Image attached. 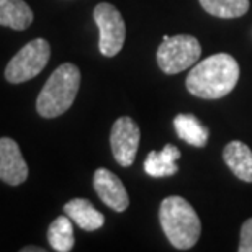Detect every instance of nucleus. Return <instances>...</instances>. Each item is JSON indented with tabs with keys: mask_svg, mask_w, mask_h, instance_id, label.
<instances>
[{
	"mask_svg": "<svg viewBox=\"0 0 252 252\" xmlns=\"http://www.w3.org/2000/svg\"><path fill=\"white\" fill-rule=\"evenodd\" d=\"M180 159V151L177 146L165 144L162 151H151L144 160L146 174L154 179L172 177L177 174L179 165L177 160Z\"/></svg>",
	"mask_w": 252,
	"mask_h": 252,
	"instance_id": "nucleus-10",
	"label": "nucleus"
},
{
	"mask_svg": "<svg viewBox=\"0 0 252 252\" xmlns=\"http://www.w3.org/2000/svg\"><path fill=\"white\" fill-rule=\"evenodd\" d=\"M159 220L169 243L179 251L191 249L200 239L201 223L195 208L182 196H167L159 208Z\"/></svg>",
	"mask_w": 252,
	"mask_h": 252,
	"instance_id": "nucleus-2",
	"label": "nucleus"
},
{
	"mask_svg": "<svg viewBox=\"0 0 252 252\" xmlns=\"http://www.w3.org/2000/svg\"><path fill=\"white\" fill-rule=\"evenodd\" d=\"M141 131L138 123L129 117H122L112 126L110 133V146L115 160L122 167H129L133 165L136 159V153L139 148Z\"/></svg>",
	"mask_w": 252,
	"mask_h": 252,
	"instance_id": "nucleus-7",
	"label": "nucleus"
},
{
	"mask_svg": "<svg viewBox=\"0 0 252 252\" xmlns=\"http://www.w3.org/2000/svg\"><path fill=\"white\" fill-rule=\"evenodd\" d=\"M239 252H252V218L246 220L241 228V239L238 246Z\"/></svg>",
	"mask_w": 252,
	"mask_h": 252,
	"instance_id": "nucleus-17",
	"label": "nucleus"
},
{
	"mask_svg": "<svg viewBox=\"0 0 252 252\" xmlns=\"http://www.w3.org/2000/svg\"><path fill=\"white\" fill-rule=\"evenodd\" d=\"M33 23V10L25 0H0V27L23 32Z\"/></svg>",
	"mask_w": 252,
	"mask_h": 252,
	"instance_id": "nucleus-13",
	"label": "nucleus"
},
{
	"mask_svg": "<svg viewBox=\"0 0 252 252\" xmlns=\"http://www.w3.org/2000/svg\"><path fill=\"white\" fill-rule=\"evenodd\" d=\"M174 128L177 131V136L190 146L195 148H205L210 138V131L206 126L200 123V120L195 115L180 113L174 118Z\"/></svg>",
	"mask_w": 252,
	"mask_h": 252,
	"instance_id": "nucleus-14",
	"label": "nucleus"
},
{
	"mask_svg": "<svg viewBox=\"0 0 252 252\" xmlns=\"http://www.w3.org/2000/svg\"><path fill=\"white\" fill-rule=\"evenodd\" d=\"M22 252H44V249L41 248H30V246H27V248H23Z\"/></svg>",
	"mask_w": 252,
	"mask_h": 252,
	"instance_id": "nucleus-18",
	"label": "nucleus"
},
{
	"mask_svg": "<svg viewBox=\"0 0 252 252\" xmlns=\"http://www.w3.org/2000/svg\"><path fill=\"white\" fill-rule=\"evenodd\" d=\"M28 179V165L25 162L17 141L0 138V180L8 185H20Z\"/></svg>",
	"mask_w": 252,
	"mask_h": 252,
	"instance_id": "nucleus-8",
	"label": "nucleus"
},
{
	"mask_svg": "<svg viewBox=\"0 0 252 252\" xmlns=\"http://www.w3.org/2000/svg\"><path fill=\"white\" fill-rule=\"evenodd\" d=\"M80 87V70L64 63L49 75L36 100V112L43 118H58L72 107Z\"/></svg>",
	"mask_w": 252,
	"mask_h": 252,
	"instance_id": "nucleus-3",
	"label": "nucleus"
},
{
	"mask_svg": "<svg viewBox=\"0 0 252 252\" xmlns=\"http://www.w3.org/2000/svg\"><path fill=\"white\" fill-rule=\"evenodd\" d=\"M239 80V64L226 53H218L196 63L187 75V90L198 98L216 100L233 92Z\"/></svg>",
	"mask_w": 252,
	"mask_h": 252,
	"instance_id": "nucleus-1",
	"label": "nucleus"
},
{
	"mask_svg": "<svg viewBox=\"0 0 252 252\" xmlns=\"http://www.w3.org/2000/svg\"><path fill=\"white\" fill-rule=\"evenodd\" d=\"M223 159L236 177L252 182V151L243 141H231L223 151Z\"/></svg>",
	"mask_w": 252,
	"mask_h": 252,
	"instance_id": "nucleus-12",
	"label": "nucleus"
},
{
	"mask_svg": "<svg viewBox=\"0 0 252 252\" xmlns=\"http://www.w3.org/2000/svg\"><path fill=\"white\" fill-rule=\"evenodd\" d=\"M48 243L58 252H69L74 249V228L72 220L65 216H58L48 228Z\"/></svg>",
	"mask_w": 252,
	"mask_h": 252,
	"instance_id": "nucleus-15",
	"label": "nucleus"
},
{
	"mask_svg": "<svg viewBox=\"0 0 252 252\" xmlns=\"http://www.w3.org/2000/svg\"><path fill=\"white\" fill-rule=\"evenodd\" d=\"M94 189L108 208L122 213L129 206V196L123 182L108 169H97L94 174Z\"/></svg>",
	"mask_w": 252,
	"mask_h": 252,
	"instance_id": "nucleus-9",
	"label": "nucleus"
},
{
	"mask_svg": "<svg viewBox=\"0 0 252 252\" xmlns=\"http://www.w3.org/2000/svg\"><path fill=\"white\" fill-rule=\"evenodd\" d=\"M200 5L218 18H239L249 10V0H200Z\"/></svg>",
	"mask_w": 252,
	"mask_h": 252,
	"instance_id": "nucleus-16",
	"label": "nucleus"
},
{
	"mask_svg": "<svg viewBox=\"0 0 252 252\" xmlns=\"http://www.w3.org/2000/svg\"><path fill=\"white\" fill-rule=\"evenodd\" d=\"M201 46L198 39L190 34H165L158 49V64L162 72L172 75L190 69L198 63Z\"/></svg>",
	"mask_w": 252,
	"mask_h": 252,
	"instance_id": "nucleus-4",
	"label": "nucleus"
},
{
	"mask_svg": "<svg viewBox=\"0 0 252 252\" xmlns=\"http://www.w3.org/2000/svg\"><path fill=\"white\" fill-rule=\"evenodd\" d=\"M64 213L84 231H97L105 223V216L85 198H74L67 201L64 205Z\"/></svg>",
	"mask_w": 252,
	"mask_h": 252,
	"instance_id": "nucleus-11",
	"label": "nucleus"
},
{
	"mask_svg": "<svg viewBox=\"0 0 252 252\" xmlns=\"http://www.w3.org/2000/svg\"><path fill=\"white\" fill-rule=\"evenodd\" d=\"M94 20L100 32V53L107 58L117 56L122 51L126 38V25L122 13L115 5L103 2L94 8Z\"/></svg>",
	"mask_w": 252,
	"mask_h": 252,
	"instance_id": "nucleus-6",
	"label": "nucleus"
},
{
	"mask_svg": "<svg viewBox=\"0 0 252 252\" xmlns=\"http://www.w3.org/2000/svg\"><path fill=\"white\" fill-rule=\"evenodd\" d=\"M49 58H51V46L46 39H33L10 59L5 67V79L10 84H23L32 80L46 67Z\"/></svg>",
	"mask_w": 252,
	"mask_h": 252,
	"instance_id": "nucleus-5",
	"label": "nucleus"
}]
</instances>
